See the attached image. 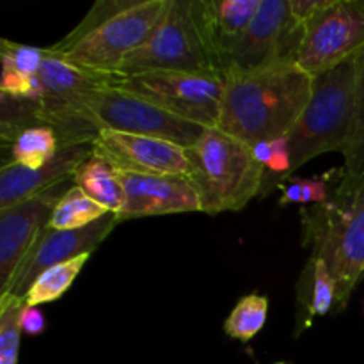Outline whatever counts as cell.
<instances>
[{"instance_id":"1","label":"cell","mask_w":364,"mask_h":364,"mask_svg":"<svg viewBox=\"0 0 364 364\" xmlns=\"http://www.w3.org/2000/svg\"><path fill=\"white\" fill-rule=\"evenodd\" d=\"M313 77L295 63L226 71L217 128L249 146L284 137L311 96Z\"/></svg>"},{"instance_id":"2","label":"cell","mask_w":364,"mask_h":364,"mask_svg":"<svg viewBox=\"0 0 364 364\" xmlns=\"http://www.w3.org/2000/svg\"><path fill=\"white\" fill-rule=\"evenodd\" d=\"M361 53L313 77L308 105L287 135L291 173L323 153L348 149L354 132Z\"/></svg>"},{"instance_id":"3","label":"cell","mask_w":364,"mask_h":364,"mask_svg":"<svg viewBox=\"0 0 364 364\" xmlns=\"http://www.w3.org/2000/svg\"><path fill=\"white\" fill-rule=\"evenodd\" d=\"M187 153L192 166L188 180L198 191L203 213L238 212L259 196L265 169L245 142L219 128H206Z\"/></svg>"},{"instance_id":"4","label":"cell","mask_w":364,"mask_h":364,"mask_svg":"<svg viewBox=\"0 0 364 364\" xmlns=\"http://www.w3.org/2000/svg\"><path fill=\"white\" fill-rule=\"evenodd\" d=\"M146 70L224 78L226 68L210 34L203 0H169V7L151 38L127 57L119 71Z\"/></svg>"},{"instance_id":"5","label":"cell","mask_w":364,"mask_h":364,"mask_svg":"<svg viewBox=\"0 0 364 364\" xmlns=\"http://www.w3.org/2000/svg\"><path fill=\"white\" fill-rule=\"evenodd\" d=\"M306 245L322 259L336 283V306L343 309L364 274V178L354 191L304 210Z\"/></svg>"},{"instance_id":"6","label":"cell","mask_w":364,"mask_h":364,"mask_svg":"<svg viewBox=\"0 0 364 364\" xmlns=\"http://www.w3.org/2000/svg\"><path fill=\"white\" fill-rule=\"evenodd\" d=\"M105 87L139 96L166 112L206 128H217L224 78L183 71L146 70L105 75Z\"/></svg>"},{"instance_id":"7","label":"cell","mask_w":364,"mask_h":364,"mask_svg":"<svg viewBox=\"0 0 364 364\" xmlns=\"http://www.w3.org/2000/svg\"><path fill=\"white\" fill-rule=\"evenodd\" d=\"M167 7L169 0H137L134 6L107 20L77 45L57 55L91 73H116L127 57L151 38Z\"/></svg>"},{"instance_id":"8","label":"cell","mask_w":364,"mask_h":364,"mask_svg":"<svg viewBox=\"0 0 364 364\" xmlns=\"http://www.w3.org/2000/svg\"><path fill=\"white\" fill-rule=\"evenodd\" d=\"M85 121L96 132L112 130L164 139L187 149L206 132V127L181 119L139 96L112 87L96 89L87 96Z\"/></svg>"},{"instance_id":"9","label":"cell","mask_w":364,"mask_h":364,"mask_svg":"<svg viewBox=\"0 0 364 364\" xmlns=\"http://www.w3.org/2000/svg\"><path fill=\"white\" fill-rule=\"evenodd\" d=\"M364 50V0H329L304 23L297 66L311 77Z\"/></svg>"},{"instance_id":"10","label":"cell","mask_w":364,"mask_h":364,"mask_svg":"<svg viewBox=\"0 0 364 364\" xmlns=\"http://www.w3.org/2000/svg\"><path fill=\"white\" fill-rule=\"evenodd\" d=\"M302 31L304 25L291 14L290 0H262L252 21L228 55L226 71H255L295 63Z\"/></svg>"},{"instance_id":"11","label":"cell","mask_w":364,"mask_h":364,"mask_svg":"<svg viewBox=\"0 0 364 364\" xmlns=\"http://www.w3.org/2000/svg\"><path fill=\"white\" fill-rule=\"evenodd\" d=\"M117 224H119L117 213L112 212L80 230H53L46 224L36 238L28 255L25 256L18 272L14 274V279L6 295L23 299L32 283L45 270L71 262L78 256L91 255L112 233Z\"/></svg>"},{"instance_id":"12","label":"cell","mask_w":364,"mask_h":364,"mask_svg":"<svg viewBox=\"0 0 364 364\" xmlns=\"http://www.w3.org/2000/svg\"><path fill=\"white\" fill-rule=\"evenodd\" d=\"M71 187H75V180L55 185L11 208L0 210V297L9 291L14 274L43 228L48 224L55 205Z\"/></svg>"},{"instance_id":"13","label":"cell","mask_w":364,"mask_h":364,"mask_svg":"<svg viewBox=\"0 0 364 364\" xmlns=\"http://www.w3.org/2000/svg\"><path fill=\"white\" fill-rule=\"evenodd\" d=\"M92 148L96 156H102L124 173L183 178L192 174L187 148L164 139L100 130Z\"/></svg>"},{"instance_id":"14","label":"cell","mask_w":364,"mask_h":364,"mask_svg":"<svg viewBox=\"0 0 364 364\" xmlns=\"http://www.w3.org/2000/svg\"><path fill=\"white\" fill-rule=\"evenodd\" d=\"M124 203L117 213L119 223L139 217L201 212L196 187L183 176H155L119 171Z\"/></svg>"},{"instance_id":"15","label":"cell","mask_w":364,"mask_h":364,"mask_svg":"<svg viewBox=\"0 0 364 364\" xmlns=\"http://www.w3.org/2000/svg\"><path fill=\"white\" fill-rule=\"evenodd\" d=\"M92 142L60 146L57 155L39 169L11 162L0 169V210L43 194L55 185L73 180L82 162L92 156Z\"/></svg>"},{"instance_id":"16","label":"cell","mask_w":364,"mask_h":364,"mask_svg":"<svg viewBox=\"0 0 364 364\" xmlns=\"http://www.w3.org/2000/svg\"><path fill=\"white\" fill-rule=\"evenodd\" d=\"M262 0H203L206 23L224 68L233 46L255 18Z\"/></svg>"},{"instance_id":"17","label":"cell","mask_w":364,"mask_h":364,"mask_svg":"<svg viewBox=\"0 0 364 364\" xmlns=\"http://www.w3.org/2000/svg\"><path fill=\"white\" fill-rule=\"evenodd\" d=\"M73 180L82 192H85L92 201L103 206L107 212H121L124 203V192L119 180V171L112 164L92 153V156L80 164Z\"/></svg>"},{"instance_id":"18","label":"cell","mask_w":364,"mask_h":364,"mask_svg":"<svg viewBox=\"0 0 364 364\" xmlns=\"http://www.w3.org/2000/svg\"><path fill=\"white\" fill-rule=\"evenodd\" d=\"M4 144H9L11 162L21 164L31 169H39L48 164L60 148L57 132L46 124H28L20 128L6 139Z\"/></svg>"},{"instance_id":"19","label":"cell","mask_w":364,"mask_h":364,"mask_svg":"<svg viewBox=\"0 0 364 364\" xmlns=\"http://www.w3.org/2000/svg\"><path fill=\"white\" fill-rule=\"evenodd\" d=\"M343 156L345 164L341 167V180L334 196L348 194L364 178V50L361 53V63H359L358 89H355L354 132H352V141Z\"/></svg>"},{"instance_id":"20","label":"cell","mask_w":364,"mask_h":364,"mask_svg":"<svg viewBox=\"0 0 364 364\" xmlns=\"http://www.w3.org/2000/svg\"><path fill=\"white\" fill-rule=\"evenodd\" d=\"M107 210L92 201L75 185L60 198L50 215L48 226L53 230H80L107 215Z\"/></svg>"},{"instance_id":"21","label":"cell","mask_w":364,"mask_h":364,"mask_svg":"<svg viewBox=\"0 0 364 364\" xmlns=\"http://www.w3.org/2000/svg\"><path fill=\"white\" fill-rule=\"evenodd\" d=\"M89 256L91 255L78 256V258L71 259V262L60 263V265H55L52 267V269L45 270V272L32 283V287L28 288L27 295L23 297L25 304L32 306V308H38V306L57 301L59 297H63L64 291L73 284L78 272L84 269Z\"/></svg>"},{"instance_id":"22","label":"cell","mask_w":364,"mask_h":364,"mask_svg":"<svg viewBox=\"0 0 364 364\" xmlns=\"http://www.w3.org/2000/svg\"><path fill=\"white\" fill-rule=\"evenodd\" d=\"M269 313V301L258 294L245 295L238 301L224 322V333L240 341H249L263 329Z\"/></svg>"},{"instance_id":"23","label":"cell","mask_w":364,"mask_h":364,"mask_svg":"<svg viewBox=\"0 0 364 364\" xmlns=\"http://www.w3.org/2000/svg\"><path fill=\"white\" fill-rule=\"evenodd\" d=\"M23 308V299L13 295L0 297V364H18Z\"/></svg>"},{"instance_id":"24","label":"cell","mask_w":364,"mask_h":364,"mask_svg":"<svg viewBox=\"0 0 364 364\" xmlns=\"http://www.w3.org/2000/svg\"><path fill=\"white\" fill-rule=\"evenodd\" d=\"M135 2H137V0H102V2H96L95 6H92V9L85 14L84 20H82L70 34L64 36L59 43L50 46L48 50L53 53L66 52L68 48L77 45L80 39H84L85 36L91 34L92 31H96L100 25H103L107 20L116 16V14L123 13L124 9L132 7Z\"/></svg>"},{"instance_id":"25","label":"cell","mask_w":364,"mask_h":364,"mask_svg":"<svg viewBox=\"0 0 364 364\" xmlns=\"http://www.w3.org/2000/svg\"><path fill=\"white\" fill-rule=\"evenodd\" d=\"M2 73L34 80L38 78L39 68L46 57V48L21 45L2 39Z\"/></svg>"},{"instance_id":"26","label":"cell","mask_w":364,"mask_h":364,"mask_svg":"<svg viewBox=\"0 0 364 364\" xmlns=\"http://www.w3.org/2000/svg\"><path fill=\"white\" fill-rule=\"evenodd\" d=\"M311 288H309L308 316L313 320L315 316H323L336 304V283L331 276L329 269L322 259L311 258Z\"/></svg>"},{"instance_id":"27","label":"cell","mask_w":364,"mask_h":364,"mask_svg":"<svg viewBox=\"0 0 364 364\" xmlns=\"http://www.w3.org/2000/svg\"><path fill=\"white\" fill-rule=\"evenodd\" d=\"M281 206L287 205H323L329 201V185L327 178H288L281 185Z\"/></svg>"},{"instance_id":"28","label":"cell","mask_w":364,"mask_h":364,"mask_svg":"<svg viewBox=\"0 0 364 364\" xmlns=\"http://www.w3.org/2000/svg\"><path fill=\"white\" fill-rule=\"evenodd\" d=\"M327 2L329 0H290V11L295 20L304 25L309 18H313L322 7H326Z\"/></svg>"},{"instance_id":"29","label":"cell","mask_w":364,"mask_h":364,"mask_svg":"<svg viewBox=\"0 0 364 364\" xmlns=\"http://www.w3.org/2000/svg\"><path fill=\"white\" fill-rule=\"evenodd\" d=\"M20 326L21 333L38 336V334H41L45 331V316H43V313L38 308H32V306L25 304L23 311H21Z\"/></svg>"},{"instance_id":"30","label":"cell","mask_w":364,"mask_h":364,"mask_svg":"<svg viewBox=\"0 0 364 364\" xmlns=\"http://www.w3.org/2000/svg\"><path fill=\"white\" fill-rule=\"evenodd\" d=\"M251 148H252V153H255V159L265 167L267 162L270 160V156H272V141L258 142V144L251 146Z\"/></svg>"}]
</instances>
